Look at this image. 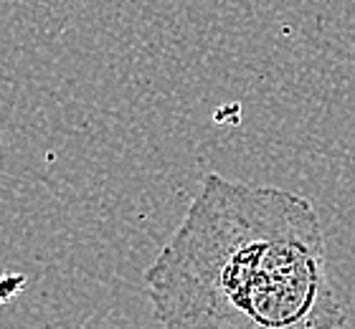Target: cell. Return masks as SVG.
I'll return each instance as SVG.
<instances>
[{"label": "cell", "mask_w": 355, "mask_h": 329, "mask_svg": "<svg viewBox=\"0 0 355 329\" xmlns=\"http://www.w3.org/2000/svg\"><path fill=\"white\" fill-rule=\"evenodd\" d=\"M26 276L23 274H3L0 276V304L10 301L18 292H23Z\"/></svg>", "instance_id": "cell-2"}, {"label": "cell", "mask_w": 355, "mask_h": 329, "mask_svg": "<svg viewBox=\"0 0 355 329\" xmlns=\"http://www.w3.org/2000/svg\"><path fill=\"white\" fill-rule=\"evenodd\" d=\"M165 329H343L322 223L300 193L208 172L145 271Z\"/></svg>", "instance_id": "cell-1"}]
</instances>
